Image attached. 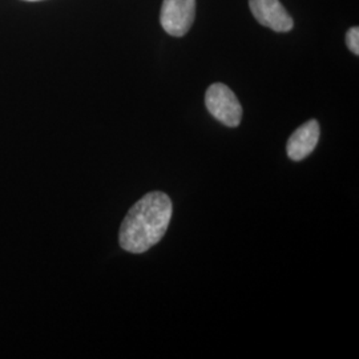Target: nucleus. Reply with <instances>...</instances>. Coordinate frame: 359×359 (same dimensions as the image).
Segmentation results:
<instances>
[{"label": "nucleus", "mask_w": 359, "mask_h": 359, "mask_svg": "<svg viewBox=\"0 0 359 359\" xmlns=\"http://www.w3.org/2000/svg\"><path fill=\"white\" fill-rule=\"evenodd\" d=\"M172 201L163 192L147 193L129 209L120 231V246L129 253L140 255L158 244L167 233L172 218Z\"/></svg>", "instance_id": "nucleus-1"}, {"label": "nucleus", "mask_w": 359, "mask_h": 359, "mask_svg": "<svg viewBox=\"0 0 359 359\" xmlns=\"http://www.w3.org/2000/svg\"><path fill=\"white\" fill-rule=\"evenodd\" d=\"M205 105L209 114L229 128L240 126L243 118V107L233 90L222 84H212L205 95Z\"/></svg>", "instance_id": "nucleus-2"}, {"label": "nucleus", "mask_w": 359, "mask_h": 359, "mask_svg": "<svg viewBox=\"0 0 359 359\" xmlns=\"http://www.w3.org/2000/svg\"><path fill=\"white\" fill-rule=\"evenodd\" d=\"M196 16V0H164L161 26L172 36H184L191 29Z\"/></svg>", "instance_id": "nucleus-3"}, {"label": "nucleus", "mask_w": 359, "mask_h": 359, "mask_svg": "<svg viewBox=\"0 0 359 359\" xmlns=\"http://www.w3.org/2000/svg\"><path fill=\"white\" fill-rule=\"evenodd\" d=\"M257 22L276 32H289L294 23L280 0H249Z\"/></svg>", "instance_id": "nucleus-4"}, {"label": "nucleus", "mask_w": 359, "mask_h": 359, "mask_svg": "<svg viewBox=\"0 0 359 359\" xmlns=\"http://www.w3.org/2000/svg\"><path fill=\"white\" fill-rule=\"evenodd\" d=\"M320 140V124L317 120H309L295 130L286 145V152L293 161H301L311 154Z\"/></svg>", "instance_id": "nucleus-5"}, {"label": "nucleus", "mask_w": 359, "mask_h": 359, "mask_svg": "<svg viewBox=\"0 0 359 359\" xmlns=\"http://www.w3.org/2000/svg\"><path fill=\"white\" fill-rule=\"evenodd\" d=\"M346 43L348 50L353 52L354 55H359V28L353 27L347 31Z\"/></svg>", "instance_id": "nucleus-6"}, {"label": "nucleus", "mask_w": 359, "mask_h": 359, "mask_svg": "<svg viewBox=\"0 0 359 359\" xmlns=\"http://www.w3.org/2000/svg\"><path fill=\"white\" fill-rule=\"evenodd\" d=\"M26 1H40V0H26Z\"/></svg>", "instance_id": "nucleus-7"}]
</instances>
